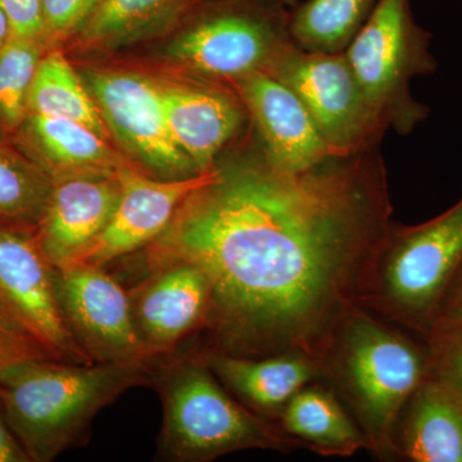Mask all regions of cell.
Instances as JSON below:
<instances>
[{"label":"cell","mask_w":462,"mask_h":462,"mask_svg":"<svg viewBox=\"0 0 462 462\" xmlns=\"http://www.w3.org/2000/svg\"><path fill=\"white\" fill-rule=\"evenodd\" d=\"M379 147L305 171L273 165L254 132L143 249L147 272L199 267L211 285L205 351L320 361L339 322L361 306L392 223Z\"/></svg>","instance_id":"cell-1"},{"label":"cell","mask_w":462,"mask_h":462,"mask_svg":"<svg viewBox=\"0 0 462 462\" xmlns=\"http://www.w3.org/2000/svg\"><path fill=\"white\" fill-rule=\"evenodd\" d=\"M156 369V363L27 358L0 370V401L32 462H51L80 445L100 410L129 389L153 384Z\"/></svg>","instance_id":"cell-2"},{"label":"cell","mask_w":462,"mask_h":462,"mask_svg":"<svg viewBox=\"0 0 462 462\" xmlns=\"http://www.w3.org/2000/svg\"><path fill=\"white\" fill-rule=\"evenodd\" d=\"M321 380L333 389L380 460H393L398 416L430 376V351L389 321L357 306L322 352Z\"/></svg>","instance_id":"cell-3"},{"label":"cell","mask_w":462,"mask_h":462,"mask_svg":"<svg viewBox=\"0 0 462 462\" xmlns=\"http://www.w3.org/2000/svg\"><path fill=\"white\" fill-rule=\"evenodd\" d=\"M153 385L162 400V460L207 462L243 449L291 454L305 448L278 421L236 400L196 349L157 366Z\"/></svg>","instance_id":"cell-4"},{"label":"cell","mask_w":462,"mask_h":462,"mask_svg":"<svg viewBox=\"0 0 462 462\" xmlns=\"http://www.w3.org/2000/svg\"><path fill=\"white\" fill-rule=\"evenodd\" d=\"M166 35L157 57L169 74L225 84L267 74L296 44L291 14L275 0H197Z\"/></svg>","instance_id":"cell-5"},{"label":"cell","mask_w":462,"mask_h":462,"mask_svg":"<svg viewBox=\"0 0 462 462\" xmlns=\"http://www.w3.org/2000/svg\"><path fill=\"white\" fill-rule=\"evenodd\" d=\"M462 269V199L416 226L394 225L367 279L361 306L430 337L440 302Z\"/></svg>","instance_id":"cell-6"},{"label":"cell","mask_w":462,"mask_h":462,"mask_svg":"<svg viewBox=\"0 0 462 462\" xmlns=\"http://www.w3.org/2000/svg\"><path fill=\"white\" fill-rule=\"evenodd\" d=\"M430 39L416 23L411 0H379L346 48L365 96L398 135H409L430 115V108L413 98L411 81L436 72Z\"/></svg>","instance_id":"cell-7"},{"label":"cell","mask_w":462,"mask_h":462,"mask_svg":"<svg viewBox=\"0 0 462 462\" xmlns=\"http://www.w3.org/2000/svg\"><path fill=\"white\" fill-rule=\"evenodd\" d=\"M115 147L161 179L199 175L173 141L153 72L112 65L79 69Z\"/></svg>","instance_id":"cell-8"},{"label":"cell","mask_w":462,"mask_h":462,"mask_svg":"<svg viewBox=\"0 0 462 462\" xmlns=\"http://www.w3.org/2000/svg\"><path fill=\"white\" fill-rule=\"evenodd\" d=\"M267 74L302 100L336 157L378 148L387 125L370 105L345 51L289 47Z\"/></svg>","instance_id":"cell-9"},{"label":"cell","mask_w":462,"mask_h":462,"mask_svg":"<svg viewBox=\"0 0 462 462\" xmlns=\"http://www.w3.org/2000/svg\"><path fill=\"white\" fill-rule=\"evenodd\" d=\"M35 230L0 224V305L56 360L94 364L67 327L58 270L42 251Z\"/></svg>","instance_id":"cell-10"},{"label":"cell","mask_w":462,"mask_h":462,"mask_svg":"<svg viewBox=\"0 0 462 462\" xmlns=\"http://www.w3.org/2000/svg\"><path fill=\"white\" fill-rule=\"evenodd\" d=\"M57 287L67 327L93 363H157L136 329L129 291L102 266L58 270Z\"/></svg>","instance_id":"cell-11"},{"label":"cell","mask_w":462,"mask_h":462,"mask_svg":"<svg viewBox=\"0 0 462 462\" xmlns=\"http://www.w3.org/2000/svg\"><path fill=\"white\" fill-rule=\"evenodd\" d=\"M154 78L173 141L200 173L247 136V111L229 84L169 72Z\"/></svg>","instance_id":"cell-12"},{"label":"cell","mask_w":462,"mask_h":462,"mask_svg":"<svg viewBox=\"0 0 462 462\" xmlns=\"http://www.w3.org/2000/svg\"><path fill=\"white\" fill-rule=\"evenodd\" d=\"M214 169L185 179H161L141 167L118 170L121 193L107 226L74 264L102 266L151 245L171 223L185 199L205 184Z\"/></svg>","instance_id":"cell-13"},{"label":"cell","mask_w":462,"mask_h":462,"mask_svg":"<svg viewBox=\"0 0 462 462\" xmlns=\"http://www.w3.org/2000/svg\"><path fill=\"white\" fill-rule=\"evenodd\" d=\"M229 85L245 105L252 132L273 165L305 171L336 157L302 100L278 79L258 72Z\"/></svg>","instance_id":"cell-14"},{"label":"cell","mask_w":462,"mask_h":462,"mask_svg":"<svg viewBox=\"0 0 462 462\" xmlns=\"http://www.w3.org/2000/svg\"><path fill=\"white\" fill-rule=\"evenodd\" d=\"M129 291L136 329L157 360L173 355L182 340L202 330L211 285L196 264L172 263L147 272Z\"/></svg>","instance_id":"cell-15"},{"label":"cell","mask_w":462,"mask_h":462,"mask_svg":"<svg viewBox=\"0 0 462 462\" xmlns=\"http://www.w3.org/2000/svg\"><path fill=\"white\" fill-rule=\"evenodd\" d=\"M120 193L118 171L53 181L35 234L42 251L56 269L74 266L98 238L114 214Z\"/></svg>","instance_id":"cell-16"},{"label":"cell","mask_w":462,"mask_h":462,"mask_svg":"<svg viewBox=\"0 0 462 462\" xmlns=\"http://www.w3.org/2000/svg\"><path fill=\"white\" fill-rule=\"evenodd\" d=\"M225 388L252 411L278 421L285 404L310 383L321 380L320 365L300 352L245 357L196 349Z\"/></svg>","instance_id":"cell-17"},{"label":"cell","mask_w":462,"mask_h":462,"mask_svg":"<svg viewBox=\"0 0 462 462\" xmlns=\"http://www.w3.org/2000/svg\"><path fill=\"white\" fill-rule=\"evenodd\" d=\"M14 143L53 181L88 173L117 172L134 163L108 139L65 118L27 114Z\"/></svg>","instance_id":"cell-18"},{"label":"cell","mask_w":462,"mask_h":462,"mask_svg":"<svg viewBox=\"0 0 462 462\" xmlns=\"http://www.w3.org/2000/svg\"><path fill=\"white\" fill-rule=\"evenodd\" d=\"M396 457L416 462H462V397L428 376L398 416Z\"/></svg>","instance_id":"cell-19"},{"label":"cell","mask_w":462,"mask_h":462,"mask_svg":"<svg viewBox=\"0 0 462 462\" xmlns=\"http://www.w3.org/2000/svg\"><path fill=\"white\" fill-rule=\"evenodd\" d=\"M278 424L305 448L321 456L349 457L367 449L363 430L322 380L310 383L294 394L282 409Z\"/></svg>","instance_id":"cell-20"},{"label":"cell","mask_w":462,"mask_h":462,"mask_svg":"<svg viewBox=\"0 0 462 462\" xmlns=\"http://www.w3.org/2000/svg\"><path fill=\"white\" fill-rule=\"evenodd\" d=\"M196 2L102 0L89 23L66 47L69 45L78 53L89 56L111 53L133 42L169 32Z\"/></svg>","instance_id":"cell-21"},{"label":"cell","mask_w":462,"mask_h":462,"mask_svg":"<svg viewBox=\"0 0 462 462\" xmlns=\"http://www.w3.org/2000/svg\"><path fill=\"white\" fill-rule=\"evenodd\" d=\"M27 114L83 124L112 142L79 69L63 48H51L39 60L30 87Z\"/></svg>","instance_id":"cell-22"},{"label":"cell","mask_w":462,"mask_h":462,"mask_svg":"<svg viewBox=\"0 0 462 462\" xmlns=\"http://www.w3.org/2000/svg\"><path fill=\"white\" fill-rule=\"evenodd\" d=\"M379 0H309L291 14V32L302 50L345 51Z\"/></svg>","instance_id":"cell-23"},{"label":"cell","mask_w":462,"mask_h":462,"mask_svg":"<svg viewBox=\"0 0 462 462\" xmlns=\"http://www.w3.org/2000/svg\"><path fill=\"white\" fill-rule=\"evenodd\" d=\"M53 180L14 142L0 141V224L36 229Z\"/></svg>","instance_id":"cell-24"},{"label":"cell","mask_w":462,"mask_h":462,"mask_svg":"<svg viewBox=\"0 0 462 462\" xmlns=\"http://www.w3.org/2000/svg\"><path fill=\"white\" fill-rule=\"evenodd\" d=\"M48 50L42 42L11 39L0 53V141L14 142L25 121L32 78Z\"/></svg>","instance_id":"cell-25"},{"label":"cell","mask_w":462,"mask_h":462,"mask_svg":"<svg viewBox=\"0 0 462 462\" xmlns=\"http://www.w3.org/2000/svg\"><path fill=\"white\" fill-rule=\"evenodd\" d=\"M102 0H42L44 42L50 48H65L89 23Z\"/></svg>","instance_id":"cell-26"},{"label":"cell","mask_w":462,"mask_h":462,"mask_svg":"<svg viewBox=\"0 0 462 462\" xmlns=\"http://www.w3.org/2000/svg\"><path fill=\"white\" fill-rule=\"evenodd\" d=\"M430 375L462 397V325L431 334Z\"/></svg>","instance_id":"cell-27"},{"label":"cell","mask_w":462,"mask_h":462,"mask_svg":"<svg viewBox=\"0 0 462 462\" xmlns=\"http://www.w3.org/2000/svg\"><path fill=\"white\" fill-rule=\"evenodd\" d=\"M0 5L8 18L12 39L45 44L42 0H0Z\"/></svg>","instance_id":"cell-28"},{"label":"cell","mask_w":462,"mask_h":462,"mask_svg":"<svg viewBox=\"0 0 462 462\" xmlns=\"http://www.w3.org/2000/svg\"><path fill=\"white\" fill-rule=\"evenodd\" d=\"M27 358L54 357L23 328L0 327V370Z\"/></svg>","instance_id":"cell-29"},{"label":"cell","mask_w":462,"mask_h":462,"mask_svg":"<svg viewBox=\"0 0 462 462\" xmlns=\"http://www.w3.org/2000/svg\"><path fill=\"white\" fill-rule=\"evenodd\" d=\"M460 325H462V269L440 302L430 337L431 334L460 327Z\"/></svg>","instance_id":"cell-30"},{"label":"cell","mask_w":462,"mask_h":462,"mask_svg":"<svg viewBox=\"0 0 462 462\" xmlns=\"http://www.w3.org/2000/svg\"><path fill=\"white\" fill-rule=\"evenodd\" d=\"M0 462H32L25 448L9 427L0 401Z\"/></svg>","instance_id":"cell-31"},{"label":"cell","mask_w":462,"mask_h":462,"mask_svg":"<svg viewBox=\"0 0 462 462\" xmlns=\"http://www.w3.org/2000/svg\"><path fill=\"white\" fill-rule=\"evenodd\" d=\"M12 32L9 26L8 18L5 16V9L0 5V53L7 47L8 42H11Z\"/></svg>","instance_id":"cell-32"},{"label":"cell","mask_w":462,"mask_h":462,"mask_svg":"<svg viewBox=\"0 0 462 462\" xmlns=\"http://www.w3.org/2000/svg\"><path fill=\"white\" fill-rule=\"evenodd\" d=\"M0 327H18L21 328L20 325H18V322L14 320V318H12L11 315L8 314L7 311H5V309H3L2 305H0ZM25 330V329H23Z\"/></svg>","instance_id":"cell-33"},{"label":"cell","mask_w":462,"mask_h":462,"mask_svg":"<svg viewBox=\"0 0 462 462\" xmlns=\"http://www.w3.org/2000/svg\"><path fill=\"white\" fill-rule=\"evenodd\" d=\"M275 2L282 3V5H294L296 3V0H275Z\"/></svg>","instance_id":"cell-34"}]
</instances>
